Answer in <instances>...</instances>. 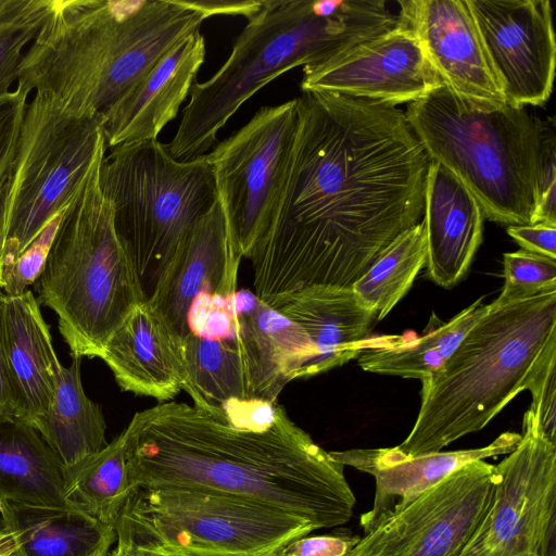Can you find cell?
Wrapping results in <instances>:
<instances>
[{
	"label": "cell",
	"instance_id": "cell-1",
	"mask_svg": "<svg viewBox=\"0 0 556 556\" xmlns=\"http://www.w3.org/2000/svg\"><path fill=\"white\" fill-rule=\"evenodd\" d=\"M269 224L249 260L278 309L311 287L352 288L419 223L429 159L391 103L307 91Z\"/></svg>",
	"mask_w": 556,
	"mask_h": 556
},
{
	"label": "cell",
	"instance_id": "cell-2",
	"mask_svg": "<svg viewBox=\"0 0 556 556\" xmlns=\"http://www.w3.org/2000/svg\"><path fill=\"white\" fill-rule=\"evenodd\" d=\"M132 489L226 493L311 522L346 523L355 496L334 460L282 406L238 402L217 415L184 402L136 413L122 432Z\"/></svg>",
	"mask_w": 556,
	"mask_h": 556
},
{
	"label": "cell",
	"instance_id": "cell-3",
	"mask_svg": "<svg viewBox=\"0 0 556 556\" xmlns=\"http://www.w3.org/2000/svg\"><path fill=\"white\" fill-rule=\"evenodd\" d=\"M206 18L187 0H53L17 88L70 114L101 117Z\"/></svg>",
	"mask_w": 556,
	"mask_h": 556
},
{
	"label": "cell",
	"instance_id": "cell-4",
	"mask_svg": "<svg viewBox=\"0 0 556 556\" xmlns=\"http://www.w3.org/2000/svg\"><path fill=\"white\" fill-rule=\"evenodd\" d=\"M383 0H265L235 41L224 65L195 83L166 149L177 161L206 154L237 110L296 66L326 61L395 26Z\"/></svg>",
	"mask_w": 556,
	"mask_h": 556
},
{
	"label": "cell",
	"instance_id": "cell-5",
	"mask_svg": "<svg viewBox=\"0 0 556 556\" xmlns=\"http://www.w3.org/2000/svg\"><path fill=\"white\" fill-rule=\"evenodd\" d=\"M556 341V291L489 304L445 365L421 380V404L406 439L407 456L440 452L481 430L527 390L544 351Z\"/></svg>",
	"mask_w": 556,
	"mask_h": 556
},
{
	"label": "cell",
	"instance_id": "cell-6",
	"mask_svg": "<svg viewBox=\"0 0 556 556\" xmlns=\"http://www.w3.org/2000/svg\"><path fill=\"white\" fill-rule=\"evenodd\" d=\"M404 112L429 161L465 185L484 218L507 226L533 223L551 121L521 106L472 102L444 85L408 103Z\"/></svg>",
	"mask_w": 556,
	"mask_h": 556
},
{
	"label": "cell",
	"instance_id": "cell-7",
	"mask_svg": "<svg viewBox=\"0 0 556 556\" xmlns=\"http://www.w3.org/2000/svg\"><path fill=\"white\" fill-rule=\"evenodd\" d=\"M105 153L66 208L36 281L37 300L56 314L72 357H100L132 308L147 301L117 237L113 204L100 184Z\"/></svg>",
	"mask_w": 556,
	"mask_h": 556
},
{
	"label": "cell",
	"instance_id": "cell-8",
	"mask_svg": "<svg viewBox=\"0 0 556 556\" xmlns=\"http://www.w3.org/2000/svg\"><path fill=\"white\" fill-rule=\"evenodd\" d=\"M99 176L117 237L149 300L188 233L217 201L207 155L181 162L157 139L141 141L105 153Z\"/></svg>",
	"mask_w": 556,
	"mask_h": 556
},
{
	"label": "cell",
	"instance_id": "cell-9",
	"mask_svg": "<svg viewBox=\"0 0 556 556\" xmlns=\"http://www.w3.org/2000/svg\"><path fill=\"white\" fill-rule=\"evenodd\" d=\"M314 530L268 506L176 485L134 488L115 525L118 543L182 556H281L288 543Z\"/></svg>",
	"mask_w": 556,
	"mask_h": 556
},
{
	"label": "cell",
	"instance_id": "cell-10",
	"mask_svg": "<svg viewBox=\"0 0 556 556\" xmlns=\"http://www.w3.org/2000/svg\"><path fill=\"white\" fill-rule=\"evenodd\" d=\"M101 117L70 114L35 93L0 185V260H14L80 192L106 152Z\"/></svg>",
	"mask_w": 556,
	"mask_h": 556
},
{
	"label": "cell",
	"instance_id": "cell-11",
	"mask_svg": "<svg viewBox=\"0 0 556 556\" xmlns=\"http://www.w3.org/2000/svg\"><path fill=\"white\" fill-rule=\"evenodd\" d=\"M513 452L495 465L483 517L459 556H556V444L529 410Z\"/></svg>",
	"mask_w": 556,
	"mask_h": 556
},
{
	"label": "cell",
	"instance_id": "cell-12",
	"mask_svg": "<svg viewBox=\"0 0 556 556\" xmlns=\"http://www.w3.org/2000/svg\"><path fill=\"white\" fill-rule=\"evenodd\" d=\"M295 124V99L263 106L206 153L231 241L242 257L249 258L269 224Z\"/></svg>",
	"mask_w": 556,
	"mask_h": 556
},
{
	"label": "cell",
	"instance_id": "cell-13",
	"mask_svg": "<svg viewBox=\"0 0 556 556\" xmlns=\"http://www.w3.org/2000/svg\"><path fill=\"white\" fill-rule=\"evenodd\" d=\"M494 476L484 459L463 466L365 533L346 556H459L483 517Z\"/></svg>",
	"mask_w": 556,
	"mask_h": 556
},
{
	"label": "cell",
	"instance_id": "cell-14",
	"mask_svg": "<svg viewBox=\"0 0 556 556\" xmlns=\"http://www.w3.org/2000/svg\"><path fill=\"white\" fill-rule=\"evenodd\" d=\"M502 87L514 106L543 105L553 90L556 41L547 0H467Z\"/></svg>",
	"mask_w": 556,
	"mask_h": 556
},
{
	"label": "cell",
	"instance_id": "cell-15",
	"mask_svg": "<svg viewBox=\"0 0 556 556\" xmlns=\"http://www.w3.org/2000/svg\"><path fill=\"white\" fill-rule=\"evenodd\" d=\"M443 86L414 31L397 18L389 30L317 64L303 67L301 89L393 105Z\"/></svg>",
	"mask_w": 556,
	"mask_h": 556
},
{
	"label": "cell",
	"instance_id": "cell-16",
	"mask_svg": "<svg viewBox=\"0 0 556 556\" xmlns=\"http://www.w3.org/2000/svg\"><path fill=\"white\" fill-rule=\"evenodd\" d=\"M397 3V18L414 31L446 88L472 102L506 103L467 0Z\"/></svg>",
	"mask_w": 556,
	"mask_h": 556
},
{
	"label": "cell",
	"instance_id": "cell-17",
	"mask_svg": "<svg viewBox=\"0 0 556 556\" xmlns=\"http://www.w3.org/2000/svg\"><path fill=\"white\" fill-rule=\"evenodd\" d=\"M241 258L217 200L188 233L147 301L182 340L189 332V309L199 293H236Z\"/></svg>",
	"mask_w": 556,
	"mask_h": 556
},
{
	"label": "cell",
	"instance_id": "cell-18",
	"mask_svg": "<svg viewBox=\"0 0 556 556\" xmlns=\"http://www.w3.org/2000/svg\"><path fill=\"white\" fill-rule=\"evenodd\" d=\"M520 440V433L508 431L489 445L471 450L407 456L394 446L332 451L329 455L375 478L372 508L359 519L364 533H368L455 470L475 460L509 454Z\"/></svg>",
	"mask_w": 556,
	"mask_h": 556
},
{
	"label": "cell",
	"instance_id": "cell-19",
	"mask_svg": "<svg viewBox=\"0 0 556 556\" xmlns=\"http://www.w3.org/2000/svg\"><path fill=\"white\" fill-rule=\"evenodd\" d=\"M200 31L184 39L102 116L106 149L156 140L186 100L205 60Z\"/></svg>",
	"mask_w": 556,
	"mask_h": 556
},
{
	"label": "cell",
	"instance_id": "cell-20",
	"mask_svg": "<svg viewBox=\"0 0 556 556\" xmlns=\"http://www.w3.org/2000/svg\"><path fill=\"white\" fill-rule=\"evenodd\" d=\"M308 337L314 355L298 378H308L339 367L364 351L392 345L399 336L369 337L377 321L352 288L311 287L290 295L277 309Z\"/></svg>",
	"mask_w": 556,
	"mask_h": 556
},
{
	"label": "cell",
	"instance_id": "cell-21",
	"mask_svg": "<svg viewBox=\"0 0 556 556\" xmlns=\"http://www.w3.org/2000/svg\"><path fill=\"white\" fill-rule=\"evenodd\" d=\"M422 217L427 276L438 286L452 288L467 276L481 244L483 211L458 178L429 161Z\"/></svg>",
	"mask_w": 556,
	"mask_h": 556
},
{
	"label": "cell",
	"instance_id": "cell-22",
	"mask_svg": "<svg viewBox=\"0 0 556 556\" xmlns=\"http://www.w3.org/2000/svg\"><path fill=\"white\" fill-rule=\"evenodd\" d=\"M233 339L244 359L252 396L275 403L314 355L305 331L249 290L233 294ZM227 339V338H226Z\"/></svg>",
	"mask_w": 556,
	"mask_h": 556
},
{
	"label": "cell",
	"instance_id": "cell-23",
	"mask_svg": "<svg viewBox=\"0 0 556 556\" xmlns=\"http://www.w3.org/2000/svg\"><path fill=\"white\" fill-rule=\"evenodd\" d=\"M180 343L152 305L142 301L110 337L100 358L123 391L164 402L182 390Z\"/></svg>",
	"mask_w": 556,
	"mask_h": 556
},
{
	"label": "cell",
	"instance_id": "cell-24",
	"mask_svg": "<svg viewBox=\"0 0 556 556\" xmlns=\"http://www.w3.org/2000/svg\"><path fill=\"white\" fill-rule=\"evenodd\" d=\"M1 323L14 418L33 426L51 405L63 365L30 290L17 296L3 294Z\"/></svg>",
	"mask_w": 556,
	"mask_h": 556
},
{
	"label": "cell",
	"instance_id": "cell-25",
	"mask_svg": "<svg viewBox=\"0 0 556 556\" xmlns=\"http://www.w3.org/2000/svg\"><path fill=\"white\" fill-rule=\"evenodd\" d=\"M0 516L20 556H99L116 541L114 527L72 507L2 502Z\"/></svg>",
	"mask_w": 556,
	"mask_h": 556
},
{
	"label": "cell",
	"instance_id": "cell-26",
	"mask_svg": "<svg viewBox=\"0 0 556 556\" xmlns=\"http://www.w3.org/2000/svg\"><path fill=\"white\" fill-rule=\"evenodd\" d=\"M70 507L58 454L29 424L0 418V503Z\"/></svg>",
	"mask_w": 556,
	"mask_h": 556
},
{
	"label": "cell",
	"instance_id": "cell-27",
	"mask_svg": "<svg viewBox=\"0 0 556 556\" xmlns=\"http://www.w3.org/2000/svg\"><path fill=\"white\" fill-rule=\"evenodd\" d=\"M81 358L62 366L54 397L33 427L60 457L65 480L89 457L106 445V424L100 406L85 393L80 378Z\"/></svg>",
	"mask_w": 556,
	"mask_h": 556
},
{
	"label": "cell",
	"instance_id": "cell-28",
	"mask_svg": "<svg viewBox=\"0 0 556 556\" xmlns=\"http://www.w3.org/2000/svg\"><path fill=\"white\" fill-rule=\"evenodd\" d=\"M479 298L447 323L435 315L429 330L415 337L399 336L390 346L364 351L356 359L369 372L424 380L438 372L455 352L465 336L486 313L489 304Z\"/></svg>",
	"mask_w": 556,
	"mask_h": 556
},
{
	"label": "cell",
	"instance_id": "cell-29",
	"mask_svg": "<svg viewBox=\"0 0 556 556\" xmlns=\"http://www.w3.org/2000/svg\"><path fill=\"white\" fill-rule=\"evenodd\" d=\"M185 390L193 405L223 415L233 403L253 401L247 366L233 339L188 332L180 343Z\"/></svg>",
	"mask_w": 556,
	"mask_h": 556
},
{
	"label": "cell",
	"instance_id": "cell-30",
	"mask_svg": "<svg viewBox=\"0 0 556 556\" xmlns=\"http://www.w3.org/2000/svg\"><path fill=\"white\" fill-rule=\"evenodd\" d=\"M131 491L122 433L65 480L67 506L114 528Z\"/></svg>",
	"mask_w": 556,
	"mask_h": 556
},
{
	"label": "cell",
	"instance_id": "cell-31",
	"mask_svg": "<svg viewBox=\"0 0 556 556\" xmlns=\"http://www.w3.org/2000/svg\"><path fill=\"white\" fill-rule=\"evenodd\" d=\"M427 249L421 223L400 235L352 286L359 302L377 320L383 319L409 291L426 265Z\"/></svg>",
	"mask_w": 556,
	"mask_h": 556
},
{
	"label": "cell",
	"instance_id": "cell-32",
	"mask_svg": "<svg viewBox=\"0 0 556 556\" xmlns=\"http://www.w3.org/2000/svg\"><path fill=\"white\" fill-rule=\"evenodd\" d=\"M53 0H0V96L17 83L25 51L50 14Z\"/></svg>",
	"mask_w": 556,
	"mask_h": 556
},
{
	"label": "cell",
	"instance_id": "cell-33",
	"mask_svg": "<svg viewBox=\"0 0 556 556\" xmlns=\"http://www.w3.org/2000/svg\"><path fill=\"white\" fill-rule=\"evenodd\" d=\"M504 286L495 304L556 291V260L523 250L503 255Z\"/></svg>",
	"mask_w": 556,
	"mask_h": 556
},
{
	"label": "cell",
	"instance_id": "cell-34",
	"mask_svg": "<svg viewBox=\"0 0 556 556\" xmlns=\"http://www.w3.org/2000/svg\"><path fill=\"white\" fill-rule=\"evenodd\" d=\"M66 208L54 216L14 260L2 266V288L7 295H21L38 280Z\"/></svg>",
	"mask_w": 556,
	"mask_h": 556
},
{
	"label": "cell",
	"instance_id": "cell-35",
	"mask_svg": "<svg viewBox=\"0 0 556 556\" xmlns=\"http://www.w3.org/2000/svg\"><path fill=\"white\" fill-rule=\"evenodd\" d=\"M527 390L532 395L528 410L544 438L556 444V341L544 351Z\"/></svg>",
	"mask_w": 556,
	"mask_h": 556
},
{
	"label": "cell",
	"instance_id": "cell-36",
	"mask_svg": "<svg viewBox=\"0 0 556 556\" xmlns=\"http://www.w3.org/2000/svg\"><path fill=\"white\" fill-rule=\"evenodd\" d=\"M556 137L551 121L541 150L536 186V208L533 223L556 226Z\"/></svg>",
	"mask_w": 556,
	"mask_h": 556
},
{
	"label": "cell",
	"instance_id": "cell-37",
	"mask_svg": "<svg viewBox=\"0 0 556 556\" xmlns=\"http://www.w3.org/2000/svg\"><path fill=\"white\" fill-rule=\"evenodd\" d=\"M29 94L16 87L0 96V185L15 154Z\"/></svg>",
	"mask_w": 556,
	"mask_h": 556
},
{
	"label": "cell",
	"instance_id": "cell-38",
	"mask_svg": "<svg viewBox=\"0 0 556 556\" xmlns=\"http://www.w3.org/2000/svg\"><path fill=\"white\" fill-rule=\"evenodd\" d=\"M359 540L348 533L305 535L288 543L281 556H346Z\"/></svg>",
	"mask_w": 556,
	"mask_h": 556
},
{
	"label": "cell",
	"instance_id": "cell-39",
	"mask_svg": "<svg viewBox=\"0 0 556 556\" xmlns=\"http://www.w3.org/2000/svg\"><path fill=\"white\" fill-rule=\"evenodd\" d=\"M507 233L523 251L556 260V226L545 223L508 226Z\"/></svg>",
	"mask_w": 556,
	"mask_h": 556
},
{
	"label": "cell",
	"instance_id": "cell-40",
	"mask_svg": "<svg viewBox=\"0 0 556 556\" xmlns=\"http://www.w3.org/2000/svg\"><path fill=\"white\" fill-rule=\"evenodd\" d=\"M194 9L203 12L206 17L213 15H242L247 20L256 14L263 1L253 0H219V1H188Z\"/></svg>",
	"mask_w": 556,
	"mask_h": 556
},
{
	"label": "cell",
	"instance_id": "cell-41",
	"mask_svg": "<svg viewBox=\"0 0 556 556\" xmlns=\"http://www.w3.org/2000/svg\"><path fill=\"white\" fill-rule=\"evenodd\" d=\"M2 298L0 292V418H5L15 417V409L2 344Z\"/></svg>",
	"mask_w": 556,
	"mask_h": 556
},
{
	"label": "cell",
	"instance_id": "cell-42",
	"mask_svg": "<svg viewBox=\"0 0 556 556\" xmlns=\"http://www.w3.org/2000/svg\"><path fill=\"white\" fill-rule=\"evenodd\" d=\"M17 548L15 534L9 531L0 520V556H9Z\"/></svg>",
	"mask_w": 556,
	"mask_h": 556
},
{
	"label": "cell",
	"instance_id": "cell-43",
	"mask_svg": "<svg viewBox=\"0 0 556 556\" xmlns=\"http://www.w3.org/2000/svg\"><path fill=\"white\" fill-rule=\"evenodd\" d=\"M99 556H142V554L126 544L117 543V546L113 551Z\"/></svg>",
	"mask_w": 556,
	"mask_h": 556
},
{
	"label": "cell",
	"instance_id": "cell-44",
	"mask_svg": "<svg viewBox=\"0 0 556 556\" xmlns=\"http://www.w3.org/2000/svg\"><path fill=\"white\" fill-rule=\"evenodd\" d=\"M137 551H139L142 554V556H182L180 554H173V553H150V552H144V551H140V549H137Z\"/></svg>",
	"mask_w": 556,
	"mask_h": 556
},
{
	"label": "cell",
	"instance_id": "cell-45",
	"mask_svg": "<svg viewBox=\"0 0 556 556\" xmlns=\"http://www.w3.org/2000/svg\"><path fill=\"white\" fill-rule=\"evenodd\" d=\"M0 288H2V263L0 260Z\"/></svg>",
	"mask_w": 556,
	"mask_h": 556
},
{
	"label": "cell",
	"instance_id": "cell-46",
	"mask_svg": "<svg viewBox=\"0 0 556 556\" xmlns=\"http://www.w3.org/2000/svg\"><path fill=\"white\" fill-rule=\"evenodd\" d=\"M9 556H20L17 551L13 552L12 554H10Z\"/></svg>",
	"mask_w": 556,
	"mask_h": 556
}]
</instances>
